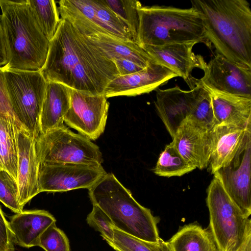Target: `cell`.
I'll use <instances>...</instances> for the list:
<instances>
[{
  "instance_id": "1",
  "label": "cell",
  "mask_w": 251,
  "mask_h": 251,
  "mask_svg": "<svg viewBox=\"0 0 251 251\" xmlns=\"http://www.w3.org/2000/svg\"><path fill=\"white\" fill-rule=\"evenodd\" d=\"M47 81L92 95H104L119 75L114 61L68 21H61L40 71Z\"/></svg>"
},
{
  "instance_id": "2",
  "label": "cell",
  "mask_w": 251,
  "mask_h": 251,
  "mask_svg": "<svg viewBox=\"0 0 251 251\" xmlns=\"http://www.w3.org/2000/svg\"><path fill=\"white\" fill-rule=\"evenodd\" d=\"M205 35L217 52L251 69V10L246 0H195Z\"/></svg>"
},
{
  "instance_id": "3",
  "label": "cell",
  "mask_w": 251,
  "mask_h": 251,
  "mask_svg": "<svg viewBox=\"0 0 251 251\" xmlns=\"http://www.w3.org/2000/svg\"><path fill=\"white\" fill-rule=\"evenodd\" d=\"M1 25L7 55L5 69L39 71L48 56L50 41L28 0H0Z\"/></svg>"
},
{
  "instance_id": "4",
  "label": "cell",
  "mask_w": 251,
  "mask_h": 251,
  "mask_svg": "<svg viewBox=\"0 0 251 251\" xmlns=\"http://www.w3.org/2000/svg\"><path fill=\"white\" fill-rule=\"evenodd\" d=\"M88 190L92 204L109 216L114 228L144 241L160 240L156 217L134 199L113 173H107Z\"/></svg>"
},
{
  "instance_id": "5",
  "label": "cell",
  "mask_w": 251,
  "mask_h": 251,
  "mask_svg": "<svg viewBox=\"0 0 251 251\" xmlns=\"http://www.w3.org/2000/svg\"><path fill=\"white\" fill-rule=\"evenodd\" d=\"M138 13L136 43L140 47L191 42L208 45L201 15L192 6H142Z\"/></svg>"
},
{
  "instance_id": "6",
  "label": "cell",
  "mask_w": 251,
  "mask_h": 251,
  "mask_svg": "<svg viewBox=\"0 0 251 251\" xmlns=\"http://www.w3.org/2000/svg\"><path fill=\"white\" fill-rule=\"evenodd\" d=\"M1 69L14 116L34 140L40 131V118L47 81L40 71Z\"/></svg>"
},
{
  "instance_id": "7",
  "label": "cell",
  "mask_w": 251,
  "mask_h": 251,
  "mask_svg": "<svg viewBox=\"0 0 251 251\" xmlns=\"http://www.w3.org/2000/svg\"><path fill=\"white\" fill-rule=\"evenodd\" d=\"M210 231L219 251H238L248 225L246 217L214 176L207 190Z\"/></svg>"
},
{
  "instance_id": "8",
  "label": "cell",
  "mask_w": 251,
  "mask_h": 251,
  "mask_svg": "<svg viewBox=\"0 0 251 251\" xmlns=\"http://www.w3.org/2000/svg\"><path fill=\"white\" fill-rule=\"evenodd\" d=\"M39 164L73 163L101 165L103 161L99 147L90 139L75 133L64 124L45 134H39L34 140Z\"/></svg>"
},
{
  "instance_id": "9",
  "label": "cell",
  "mask_w": 251,
  "mask_h": 251,
  "mask_svg": "<svg viewBox=\"0 0 251 251\" xmlns=\"http://www.w3.org/2000/svg\"><path fill=\"white\" fill-rule=\"evenodd\" d=\"M107 174L101 165L41 163L38 170L39 192H60L80 188L89 189Z\"/></svg>"
},
{
  "instance_id": "10",
  "label": "cell",
  "mask_w": 251,
  "mask_h": 251,
  "mask_svg": "<svg viewBox=\"0 0 251 251\" xmlns=\"http://www.w3.org/2000/svg\"><path fill=\"white\" fill-rule=\"evenodd\" d=\"M70 106L64 122L90 140L104 132L109 103L104 95H92L71 89Z\"/></svg>"
},
{
  "instance_id": "11",
  "label": "cell",
  "mask_w": 251,
  "mask_h": 251,
  "mask_svg": "<svg viewBox=\"0 0 251 251\" xmlns=\"http://www.w3.org/2000/svg\"><path fill=\"white\" fill-rule=\"evenodd\" d=\"M203 71L198 80L209 92L251 98V69L217 52Z\"/></svg>"
},
{
  "instance_id": "12",
  "label": "cell",
  "mask_w": 251,
  "mask_h": 251,
  "mask_svg": "<svg viewBox=\"0 0 251 251\" xmlns=\"http://www.w3.org/2000/svg\"><path fill=\"white\" fill-rule=\"evenodd\" d=\"M243 215L251 214V132L230 164L214 174Z\"/></svg>"
},
{
  "instance_id": "13",
  "label": "cell",
  "mask_w": 251,
  "mask_h": 251,
  "mask_svg": "<svg viewBox=\"0 0 251 251\" xmlns=\"http://www.w3.org/2000/svg\"><path fill=\"white\" fill-rule=\"evenodd\" d=\"M196 82L190 90H182L178 86L156 89L155 106L172 138L180 124L190 115L203 88L198 79Z\"/></svg>"
},
{
  "instance_id": "14",
  "label": "cell",
  "mask_w": 251,
  "mask_h": 251,
  "mask_svg": "<svg viewBox=\"0 0 251 251\" xmlns=\"http://www.w3.org/2000/svg\"><path fill=\"white\" fill-rule=\"evenodd\" d=\"M196 42L176 43L161 46L145 45L141 48L157 64L182 77L190 88L196 85L197 79L191 76L195 68L203 70L206 65L203 57L193 51Z\"/></svg>"
},
{
  "instance_id": "15",
  "label": "cell",
  "mask_w": 251,
  "mask_h": 251,
  "mask_svg": "<svg viewBox=\"0 0 251 251\" xmlns=\"http://www.w3.org/2000/svg\"><path fill=\"white\" fill-rule=\"evenodd\" d=\"M211 130L187 117L180 124L173 137L172 143L178 152L196 169L202 170L209 166Z\"/></svg>"
},
{
  "instance_id": "16",
  "label": "cell",
  "mask_w": 251,
  "mask_h": 251,
  "mask_svg": "<svg viewBox=\"0 0 251 251\" xmlns=\"http://www.w3.org/2000/svg\"><path fill=\"white\" fill-rule=\"evenodd\" d=\"M177 76L169 69L152 61L140 71L116 77L108 84L104 95L108 98L149 93Z\"/></svg>"
},
{
  "instance_id": "17",
  "label": "cell",
  "mask_w": 251,
  "mask_h": 251,
  "mask_svg": "<svg viewBox=\"0 0 251 251\" xmlns=\"http://www.w3.org/2000/svg\"><path fill=\"white\" fill-rule=\"evenodd\" d=\"M18 145V201L24 206L39 193L38 184L39 165L34 140L22 126H17Z\"/></svg>"
},
{
  "instance_id": "18",
  "label": "cell",
  "mask_w": 251,
  "mask_h": 251,
  "mask_svg": "<svg viewBox=\"0 0 251 251\" xmlns=\"http://www.w3.org/2000/svg\"><path fill=\"white\" fill-rule=\"evenodd\" d=\"M251 127L217 125L211 130V153L209 166L212 174L228 166L239 151Z\"/></svg>"
},
{
  "instance_id": "19",
  "label": "cell",
  "mask_w": 251,
  "mask_h": 251,
  "mask_svg": "<svg viewBox=\"0 0 251 251\" xmlns=\"http://www.w3.org/2000/svg\"><path fill=\"white\" fill-rule=\"evenodd\" d=\"M14 244L23 248L38 246L41 234L56 219L45 210H23L10 217L9 221Z\"/></svg>"
},
{
  "instance_id": "20",
  "label": "cell",
  "mask_w": 251,
  "mask_h": 251,
  "mask_svg": "<svg viewBox=\"0 0 251 251\" xmlns=\"http://www.w3.org/2000/svg\"><path fill=\"white\" fill-rule=\"evenodd\" d=\"M209 92L216 125L251 127V98Z\"/></svg>"
},
{
  "instance_id": "21",
  "label": "cell",
  "mask_w": 251,
  "mask_h": 251,
  "mask_svg": "<svg viewBox=\"0 0 251 251\" xmlns=\"http://www.w3.org/2000/svg\"><path fill=\"white\" fill-rule=\"evenodd\" d=\"M71 88L60 83L47 81L45 96L40 118V133L64 124L70 106Z\"/></svg>"
},
{
  "instance_id": "22",
  "label": "cell",
  "mask_w": 251,
  "mask_h": 251,
  "mask_svg": "<svg viewBox=\"0 0 251 251\" xmlns=\"http://www.w3.org/2000/svg\"><path fill=\"white\" fill-rule=\"evenodd\" d=\"M87 37L97 45L111 59H128L144 68L151 62L154 61L141 47L134 42L126 41L103 33H97Z\"/></svg>"
},
{
  "instance_id": "23",
  "label": "cell",
  "mask_w": 251,
  "mask_h": 251,
  "mask_svg": "<svg viewBox=\"0 0 251 251\" xmlns=\"http://www.w3.org/2000/svg\"><path fill=\"white\" fill-rule=\"evenodd\" d=\"M18 125L22 126L9 115L0 114V171H6L17 181Z\"/></svg>"
},
{
  "instance_id": "24",
  "label": "cell",
  "mask_w": 251,
  "mask_h": 251,
  "mask_svg": "<svg viewBox=\"0 0 251 251\" xmlns=\"http://www.w3.org/2000/svg\"><path fill=\"white\" fill-rule=\"evenodd\" d=\"M168 242L173 251H219L209 229L196 224L183 226Z\"/></svg>"
},
{
  "instance_id": "25",
  "label": "cell",
  "mask_w": 251,
  "mask_h": 251,
  "mask_svg": "<svg viewBox=\"0 0 251 251\" xmlns=\"http://www.w3.org/2000/svg\"><path fill=\"white\" fill-rule=\"evenodd\" d=\"M90 0L98 24L101 28L108 34L135 42L127 26L104 3L103 0Z\"/></svg>"
},
{
  "instance_id": "26",
  "label": "cell",
  "mask_w": 251,
  "mask_h": 251,
  "mask_svg": "<svg viewBox=\"0 0 251 251\" xmlns=\"http://www.w3.org/2000/svg\"><path fill=\"white\" fill-rule=\"evenodd\" d=\"M196 169L180 155L171 142L160 154L153 173L164 177L181 176Z\"/></svg>"
},
{
  "instance_id": "27",
  "label": "cell",
  "mask_w": 251,
  "mask_h": 251,
  "mask_svg": "<svg viewBox=\"0 0 251 251\" xmlns=\"http://www.w3.org/2000/svg\"><path fill=\"white\" fill-rule=\"evenodd\" d=\"M28 2L43 33L50 42L61 21L56 1L28 0Z\"/></svg>"
},
{
  "instance_id": "28",
  "label": "cell",
  "mask_w": 251,
  "mask_h": 251,
  "mask_svg": "<svg viewBox=\"0 0 251 251\" xmlns=\"http://www.w3.org/2000/svg\"><path fill=\"white\" fill-rule=\"evenodd\" d=\"M113 239L108 243L116 251H173L169 242L144 241L113 228Z\"/></svg>"
},
{
  "instance_id": "29",
  "label": "cell",
  "mask_w": 251,
  "mask_h": 251,
  "mask_svg": "<svg viewBox=\"0 0 251 251\" xmlns=\"http://www.w3.org/2000/svg\"><path fill=\"white\" fill-rule=\"evenodd\" d=\"M104 3L127 26L136 43L139 26L138 9L142 4L136 0H103Z\"/></svg>"
},
{
  "instance_id": "30",
  "label": "cell",
  "mask_w": 251,
  "mask_h": 251,
  "mask_svg": "<svg viewBox=\"0 0 251 251\" xmlns=\"http://www.w3.org/2000/svg\"><path fill=\"white\" fill-rule=\"evenodd\" d=\"M17 181L6 171H0V201L15 213L24 210L19 201Z\"/></svg>"
},
{
  "instance_id": "31",
  "label": "cell",
  "mask_w": 251,
  "mask_h": 251,
  "mask_svg": "<svg viewBox=\"0 0 251 251\" xmlns=\"http://www.w3.org/2000/svg\"><path fill=\"white\" fill-rule=\"evenodd\" d=\"M188 118L210 130L216 126L210 93L204 86L190 116Z\"/></svg>"
},
{
  "instance_id": "32",
  "label": "cell",
  "mask_w": 251,
  "mask_h": 251,
  "mask_svg": "<svg viewBox=\"0 0 251 251\" xmlns=\"http://www.w3.org/2000/svg\"><path fill=\"white\" fill-rule=\"evenodd\" d=\"M38 246L45 251H70L68 238L55 223L49 226L41 234Z\"/></svg>"
},
{
  "instance_id": "33",
  "label": "cell",
  "mask_w": 251,
  "mask_h": 251,
  "mask_svg": "<svg viewBox=\"0 0 251 251\" xmlns=\"http://www.w3.org/2000/svg\"><path fill=\"white\" fill-rule=\"evenodd\" d=\"M87 224L99 231L108 244L113 239L114 225L109 216L99 206L93 204V208L86 218Z\"/></svg>"
},
{
  "instance_id": "34",
  "label": "cell",
  "mask_w": 251,
  "mask_h": 251,
  "mask_svg": "<svg viewBox=\"0 0 251 251\" xmlns=\"http://www.w3.org/2000/svg\"><path fill=\"white\" fill-rule=\"evenodd\" d=\"M0 251H15L9 223L0 206Z\"/></svg>"
},
{
  "instance_id": "35",
  "label": "cell",
  "mask_w": 251,
  "mask_h": 251,
  "mask_svg": "<svg viewBox=\"0 0 251 251\" xmlns=\"http://www.w3.org/2000/svg\"><path fill=\"white\" fill-rule=\"evenodd\" d=\"M112 60L116 66L120 76L132 74L144 69L136 63L128 59L119 58Z\"/></svg>"
},
{
  "instance_id": "36",
  "label": "cell",
  "mask_w": 251,
  "mask_h": 251,
  "mask_svg": "<svg viewBox=\"0 0 251 251\" xmlns=\"http://www.w3.org/2000/svg\"><path fill=\"white\" fill-rule=\"evenodd\" d=\"M1 67L0 66V114L2 113L9 115L16 119L11 110L8 98L6 92Z\"/></svg>"
},
{
  "instance_id": "37",
  "label": "cell",
  "mask_w": 251,
  "mask_h": 251,
  "mask_svg": "<svg viewBox=\"0 0 251 251\" xmlns=\"http://www.w3.org/2000/svg\"><path fill=\"white\" fill-rule=\"evenodd\" d=\"M7 63V55L2 29L0 24V66L2 67Z\"/></svg>"
},
{
  "instance_id": "38",
  "label": "cell",
  "mask_w": 251,
  "mask_h": 251,
  "mask_svg": "<svg viewBox=\"0 0 251 251\" xmlns=\"http://www.w3.org/2000/svg\"><path fill=\"white\" fill-rule=\"evenodd\" d=\"M238 251H251V223L248 226L245 238Z\"/></svg>"
},
{
  "instance_id": "39",
  "label": "cell",
  "mask_w": 251,
  "mask_h": 251,
  "mask_svg": "<svg viewBox=\"0 0 251 251\" xmlns=\"http://www.w3.org/2000/svg\"><path fill=\"white\" fill-rule=\"evenodd\" d=\"M0 16H1V15H0Z\"/></svg>"
}]
</instances>
